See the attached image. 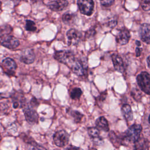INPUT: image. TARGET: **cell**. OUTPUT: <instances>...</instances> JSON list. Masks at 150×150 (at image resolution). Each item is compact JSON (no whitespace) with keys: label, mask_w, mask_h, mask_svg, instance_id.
Listing matches in <instances>:
<instances>
[{"label":"cell","mask_w":150,"mask_h":150,"mask_svg":"<svg viewBox=\"0 0 150 150\" xmlns=\"http://www.w3.org/2000/svg\"><path fill=\"white\" fill-rule=\"evenodd\" d=\"M142 126L139 124H133L122 134L124 141L135 142L140 138L142 131Z\"/></svg>","instance_id":"cell-1"},{"label":"cell","mask_w":150,"mask_h":150,"mask_svg":"<svg viewBox=\"0 0 150 150\" xmlns=\"http://www.w3.org/2000/svg\"><path fill=\"white\" fill-rule=\"evenodd\" d=\"M54 57L57 61L66 64L70 67L71 63L76 59L75 55L72 51L64 50L57 51L54 54Z\"/></svg>","instance_id":"cell-2"},{"label":"cell","mask_w":150,"mask_h":150,"mask_svg":"<svg viewBox=\"0 0 150 150\" xmlns=\"http://www.w3.org/2000/svg\"><path fill=\"white\" fill-rule=\"evenodd\" d=\"M137 81L141 90L150 95V74L146 71L141 72L137 76Z\"/></svg>","instance_id":"cell-3"},{"label":"cell","mask_w":150,"mask_h":150,"mask_svg":"<svg viewBox=\"0 0 150 150\" xmlns=\"http://www.w3.org/2000/svg\"><path fill=\"white\" fill-rule=\"evenodd\" d=\"M69 134L63 129L56 131L53 137L54 144L59 147H63L67 145L69 142Z\"/></svg>","instance_id":"cell-4"},{"label":"cell","mask_w":150,"mask_h":150,"mask_svg":"<svg viewBox=\"0 0 150 150\" xmlns=\"http://www.w3.org/2000/svg\"><path fill=\"white\" fill-rule=\"evenodd\" d=\"M0 44L8 49H15L19 45V42L14 36L4 34L0 36Z\"/></svg>","instance_id":"cell-5"},{"label":"cell","mask_w":150,"mask_h":150,"mask_svg":"<svg viewBox=\"0 0 150 150\" xmlns=\"http://www.w3.org/2000/svg\"><path fill=\"white\" fill-rule=\"evenodd\" d=\"M77 5L80 12L86 15H91L93 12L94 4L91 0H79Z\"/></svg>","instance_id":"cell-6"},{"label":"cell","mask_w":150,"mask_h":150,"mask_svg":"<svg viewBox=\"0 0 150 150\" xmlns=\"http://www.w3.org/2000/svg\"><path fill=\"white\" fill-rule=\"evenodd\" d=\"M69 67L71 69L72 71L74 74L78 76L84 75L87 70V66L84 62L81 60L77 59V58H76Z\"/></svg>","instance_id":"cell-7"},{"label":"cell","mask_w":150,"mask_h":150,"mask_svg":"<svg viewBox=\"0 0 150 150\" xmlns=\"http://www.w3.org/2000/svg\"><path fill=\"white\" fill-rule=\"evenodd\" d=\"M1 66L3 70L8 75H12L14 74L15 70L17 68V65L15 62L11 58H5L2 61Z\"/></svg>","instance_id":"cell-8"},{"label":"cell","mask_w":150,"mask_h":150,"mask_svg":"<svg viewBox=\"0 0 150 150\" xmlns=\"http://www.w3.org/2000/svg\"><path fill=\"white\" fill-rule=\"evenodd\" d=\"M82 35L80 32L75 29H71L67 32V38L69 45H77L81 39Z\"/></svg>","instance_id":"cell-9"},{"label":"cell","mask_w":150,"mask_h":150,"mask_svg":"<svg viewBox=\"0 0 150 150\" xmlns=\"http://www.w3.org/2000/svg\"><path fill=\"white\" fill-rule=\"evenodd\" d=\"M23 112L26 118V120L31 124H35L38 123V115L35 110H34L31 107L26 106L23 108Z\"/></svg>","instance_id":"cell-10"},{"label":"cell","mask_w":150,"mask_h":150,"mask_svg":"<svg viewBox=\"0 0 150 150\" xmlns=\"http://www.w3.org/2000/svg\"><path fill=\"white\" fill-rule=\"evenodd\" d=\"M35 56L33 50L30 48L25 49L20 56L21 62L25 64H30L35 60Z\"/></svg>","instance_id":"cell-11"},{"label":"cell","mask_w":150,"mask_h":150,"mask_svg":"<svg viewBox=\"0 0 150 150\" xmlns=\"http://www.w3.org/2000/svg\"><path fill=\"white\" fill-rule=\"evenodd\" d=\"M139 34L143 42L150 44V24L142 23L139 28Z\"/></svg>","instance_id":"cell-12"},{"label":"cell","mask_w":150,"mask_h":150,"mask_svg":"<svg viewBox=\"0 0 150 150\" xmlns=\"http://www.w3.org/2000/svg\"><path fill=\"white\" fill-rule=\"evenodd\" d=\"M129 39L130 33L129 30L125 28H122L120 29L118 35H117L116 41L118 44L124 45L128 42Z\"/></svg>","instance_id":"cell-13"},{"label":"cell","mask_w":150,"mask_h":150,"mask_svg":"<svg viewBox=\"0 0 150 150\" xmlns=\"http://www.w3.org/2000/svg\"><path fill=\"white\" fill-rule=\"evenodd\" d=\"M49 8L54 11H61L65 9L68 5V1H50L47 4Z\"/></svg>","instance_id":"cell-14"},{"label":"cell","mask_w":150,"mask_h":150,"mask_svg":"<svg viewBox=\"0 0 150 150\" xmlns=\"http://www.w3.org/2000/svg\"><path fill=\"white\" fill-rule=\"evenodd\" d=\"M111 57L115 69L120 73H123L124 71V64L121 57L117 54H113Z\"/></svg>","instance_id":"cell-15"},{"label":"cell","mask_w":150,"mask_h":150,"mask_svg":"<svg viewBox=\"0 0 150 150\" xmlns=\"http://www.w3.org/2000/svg\"><path fill=\"white\" fill-rule=\"evenodd\" d=\"M96 125L98 129H101L105 132L109 131L108 121L104 117H100L97 118L96 121Z\"/></svg>","instance_id":"cell-16"},{"label":"cell","mask_w":150,"mask_h":150,"mask_svg":"<svg viewBox=\"0 0 150 150\" xmlns=\"http://www.w3.org/2000/svg\"><path fill=\"white\" fill-rule=\"evenodd\" d=\"M110 139L114 145L117 148H118L124 141L122 136H118L114 131H111L109 134Z\"/></svg>","instance_id":"cell-17"},{"label":"cell","mask_w":150,"mask_h":150,"mask_svg":"<svg viewBox=\"0 0 150 150\" xmlns=\"http://www.w3.org/2000/svg\"><path fill=\"white\" fill-rule=\"evenodd\" d=\"M88 134L95 142H100L102 141L100 137V131L97 127H90L88 128Z\"/></svg>","instance_id":"cell-18"},{"label":"cell","mask_w":150,"mask_h":150,"mask_svg":"<svg viewBox=\"0 0 150 150\" xmlns=\"http://www.w3.org/2000/svg\"><path fill=\"white\" fill-rule=\"evenodd\" d=\"M148 142L144 138H139L134 142V150H147Z\"/></svg>","instance_id":"cell-19"},{"label":"cell","mask_w":150,"mask_h":150,"mask_svg":"<svg viewBox=\"0 0 150 150\" xmlns=\"http://www.w3.org/2000/svg\"><path fill=\"white\" fill-rule=\"evenodd\" d=\"M123 116L127 121H130L133 119V114L131 108L128 104H124L121 108Z\"/></svg>","instance_id":"cell-20"},{"label":"cell","mask_w":150,"mask_h":150,"mask_svg":"<svg viewBox=\"0 0 150 150\" xmlns=\"http://www.w3.org/2000/svg\"><path fill=\"white\" fill-rule=\"evenodd\" d=\"M75 15L71 12H66L62 16V20L65 23H70L73 22L74 19Z\"/></svg>","instance_id":"cell-21"},{"label":"cell","mask_w":150,"mask_h":150,"mask_svg":"<svg viewBox=\"0 0 150 150\" xmlns=\"http://www.w3.org/2000/svg\"><path fill=\"white\" fill-rule=\"evenodd\" d=\"M82 94V91L80 88H74L70 91V97L73 100L78 99Z\"/></svg>","instance_id":"cell-22"},{"label":"cell","mask_w":150,"mask_h":150,"mask_svg":"<svg viewBox=\"0 0 150 150\" xmlns=\"http://www.w3.org/2000/svg\"><path fill=\"white\" fill-rule=\"evenodd\" d=\"M131 93V96H132V97L134 98L135 100L137 101H140L142 97V93L139 90H138L137 88H132Z\"/></svg>","instance_id":"cell-23"},{"label":"cell","mask_w":150,"mask_h":150,"mask_svg":"<svg viewBox=\"0 0 150 150\" xmlns=\"http://www.w3.org/2000/svg\"><path fill=\"white\" fill-rule=\"evenodd\" d=\"M70 114L72 116V117L73 118L74 121L76 123L80 122L83 117V115L77 111H72L71 112Z\"/></svg>","instance_id":"cell-24"},{"label":"cell","mask_w":150,"mask_h":150,"mask_svg":"<svg viewBox=\"0 0 150 150\" xmlns=\"http://www.w3.org/2000/svg\"><path fill=\"white\" fill-rule=\"evenodd\" d=\"M25 29L28 31H30V32L35 31L36 30L35 23L32 21L26 20V25H25Z\"/></svg>","instance_id":"cell-25"},{"label":"cell","mask_w":150,"mask_h":150,"mask_svg":"<svg viewBox=\"0 0 150 150\" xmlns=\"http://www.w3.org/2000/svg\"><path fill=\"white\" fill-rule=\"evenodd\" d=\"M141 6L142 9L145 11L150 10V1H143L141 2Z\"/></svg>","instance_id":"cell-26"},{"label":"cell","mask_w":150,"mask_h":150,"mask_svg":"<svg viewBox=\"0 0 150 150\" xmlns=\"http://www.w3.org/2000/svg\"><path fill=\"white\" fill-rule=\"evenodd\" d=\"M114 2V1L111 0H105V1H101V4L104 7H109L112 5Z\"/></svg>","instance_id":"cell-27"},{"label":"cell","mask_w":150,"mask_h":150,"mask_svg":"<svg viewBox=\"0 0 150 150\" xmlns=\"http://www.w3.org/2000/svg\"><path fill=\"white\" fill-rule=\"evenodd\" d=\"M32 148L31 150H46L44 147L38 145L36 143H35L33 145H32Z\"/></svg>","instance_id":"cell-28"},{"label":"cell","mask_w":150,"mask_h":150,"mask_svg":"<svg viewBox=\"0 0 150 150\" xmlns=\"http://www.w3.org/2000/svg\"><path fill=\"white\" fill-rule=\"evenodd\" d=\"M66 150H83V149L80 147H77V146L70 145L67 147Z\"/></svg>","instance_id":"cell-29"},{"label":"cell","mask_w":150,"mask_h":150,"mask_svg":"<svg viewBox=\"0 0 150 150\" xmlns=\"http://www.w3.org/2000/svg\"><path fill=\"white\" fill-rule=\"evenodd\" d=\"M117 23V22L115 20H112L109 22V26L111 28H114L116 26Z\"/></svg>","instance_id":"cell-30"},{"label":"cell","mask_w":150,"mask_h":150,"mask_svg":"<svg viewBox=\"0 0 150 150\" xmlns=\"http://www.w3.org/2000/svg\"><path fill=\"white\" fill-rule=\"evenodd\" d=\"M141 50H142V49L139 47H137L136 48L135 52H136V56L137 57L139 56V55L141 54Z\"/></svg>","instance_id":"cell-31"},{"label":"cell","mask_w":150,"mask_h":150,"mask_svg":"<svg viewBox=\"0 0 150 150\" xmlns=\"http://www.w3.org/2000/svg\"><path fill=\"white\" fill-rule=\"evenodd\" d=\"M146 61H147V64H148V67L150 69V55L147 57Z\"/></svg>","instance_id":"cell-32"},{"label":"cell","mask_w":150,"mask_h":150,"mask_svg":"<svg viewBox=\"0 0 150 150\" xmlns=\"http://www.w3.org/2000/svg\"><path fill=\"white\" fill-rule=\"evenodd\" d=\"M135 43H136V44L139 46H140L141 45V43L139 42V41H138V40H137L136 42H135Z\"/></svg>","instance_id":"cell-33"},{"label":"cell","mask_w":150,"mask_h":150,"mask_svg":"<svg viewBox=\"0 0 150 150\" xmlns=\"http://www.w3.org/2000/svg\"><path fill=\"white\" fill-rule=\"evenodd\" d=\"M90 150H97L96 148H91L90 149Z\"/></svg>","instance_id":"cell-34"},{"label":"cell","mask_w":150,"mask_h":150,"mask_svg":"<svg viewBox=\"0 0 150 150\" xmlns=\"http://www.w3.org/2000/svg\"><path fill=\"white\" fill-rule=\"evenodd\" d=\"M148 121H149V123L150 124V114H149V117H148Z\"/></svg>","instance_id":"cell-35"},{"label":"cell","mask_w":150,"mask_h":150,"mask_svg":"<svg viewBox=\"0 0 150 150\" xmlns=\"http://www.w3.org/2000/svg\"><path fill=\"white\" fill-rule=\"evenodd\" d=\"M1 5H2V4H1V2L0 1V9H1Z\"/></svg>","instance_id":"cell-36"},{"label":"cell","mask_w":150,"mask_h":150,"mask_svg":"<svg viewBox=\"0 0 150 150\" xmlns=\"http://www.w3.org/2000/svg\"><path fill=\"white\" fill-rule=\"evenodd\" d=\"M1 135H0V141H1Z\"/></svg>","instance_id":"cell-37"}]
</instances>
